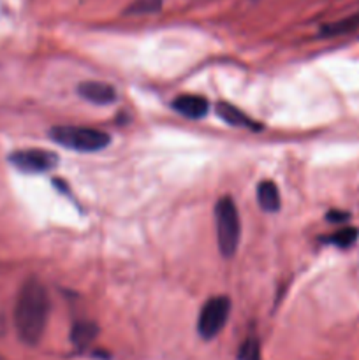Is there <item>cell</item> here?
<instances>
[{"instance_id":"obj_1","label":"cell","mask_w":359,"mask_h":360,"mask_svg":"<svg viewBox=\"0 0 359 360\" xmlns=\"http://www.w3.org/2000/svg\"><path fill=\"white\" fill-rule=\"evenodd\" d=\"M49 319V295L44 285L35 278L23 283L14 306V326L25 345H37Z\"/></svg>"},{"instance_id":"obj_2","label":"cell","mask_w":359,"mask_h":360,"mask_svg":"<svg viewBox=\"0 0 359 360\" xmlns=\"http://www.w3.org/2000/svg\"><path fill=\"white\" fill-rule=\"evenodd\" d=\"M215 227H217L218 252L225 259L236 255L241 238V218L231 197H222L215 206Z\"/></svg>"},{"instance_id":"obj_3","label":"cell","mask_w":359,"mask_h":360,"mask_svg":"<svg viewBox=\"0 0 359 360\" xmlns=\"http://www.w3.org/2000/svg\"><path fill=\"white\" fill-rule=\"evenodd\" d=\"M49 136L56 144L69 148L80 153H95L109 146L111 137L104 130L92 129V127L58 125L49 130Z\"/></svg>"},{"instance_id":"obj_4","label":"cell","mask_w":359,"mask_h":360,"mask_svg":"<svg viewBox=\"0 0 359 360\" xmlns=\"http://www.w3.org/2000/svg\"><path fill=\"white\" fill-rule=\"evenodd\" d=\"M231 313V301L225 295H215L208 299L199 311L197 319V333L203 340L210 341L217 338L225 327Z\"/></svg>"},{"instance_id":"obj_5","label":"cell","mask_w":359,"mask_h":360,"mask_svg":"<svg viewBox=\"0 0 359 360\" xmlns=\"http://www.w3.org/2000/svg\"><path fill=\"white\" fill-rule=\"evenodd\" d=\"M9 162L18 171L28 172V174H39V172L51 171L58 164V157L53 151L30 148V150L14 151L9 157Z\"/></svg>"},{"instance_id":"obj_6","label":"cell","mask_w":359,"mask_h":360,"mask_svg":"<svg viewBox=\"0 0 359 360\" xmlns=\"http://www.w3.org/2000/svg\"><path fill=\"white\" fill-rule=\"evenodd\" d=\"M77 94L97 105H108L116 101V90L104 81H84L77 86Z\"/></svg>"},{"instance_id":"obj_7","label":"cell","mask_w":359,"mask_h":360,"mask_svg":"<svg viewBox=\"0 0 359 360\" xmlns=\"http://www.w3.org/2000/svg\"><path fill=\"white\" fill-rule=\"evenodd\" d=\"M172 108H175L176 112L187 116V118L199 120L208 115L210 104H208L206 98L201 97V95H180V97H176L175 102H172Z\"/></svg>"},{"instance_id":"obj_8","label":"cell","mask_w":359,"mask_h":360,"mask_svg":"<svg viewBox=\"0 0 359 360\" xmlns=\"http://www.w3.org/2000/svg\"><path fill=\"white\" fill-rule=\"evenodd\" d=\"M217 115L218 118H222L227 125L231 127H239V129H252V130L260 129L259 123H256L250 116H246L241 109L236 108V105L232 104H227V102H218Z\"/></svg>"},{"instance_id":"obj_9","label":"cell","mask_w":359,"mask_h":360,"mask_svg":"<svg viewBox=\"0 0 359 360\" xmlns=\"http://www.w3.org/2000/svg\"><path fill=\"white\" fill-rule=\"evenodd\" d=\"M257 202H259L260 210L266 211V213H277L282 206L278 186L267 179L260 181L257 186Z\"/></svg>"},{"instance_id":"obj_10","label":"cell","mask_w":359,"mask_h":360,"mask_svg":"<svg viewBox=\"0 0 359 360\" xmlns=\"http://www.w3.org/2000/svg\"><path fill=\"white\" fill-rule=\"evenodd\" d=\"M99 334V327L95 322L90 320H83V322H76L70 330V341L76 348H87L88 345L94 343V340Z\"/></svg>"},{"instance_id":"obj_11","label":"cell","mask_w":359,"mask_h":360,"mask_svg":"<svg viewBox=\"0 0 359 360\" xmlns=\"http://www.w3.org/2000/svg\"><path fill=\"white\" fill-rule=\"evenodd\" d=\"M359 28V13L354 14V16H348L345 20L336 21V23H331L327 27H324L322 34L324 35H340L347 34V32L358 30Z\"/></svg>"},{"instance_id":"obj_12","label":"cell","mask_w":359,"mask_h":360,"mask_svg":"<svg viewBox=\"0 0 359 360\" xmlns=\"http://www.w3.org/2000/svg\"><path fill=\"white\" fill-rule=\"evenodd\" d=\"M355 239H358V229L354 227H345L329 236V243H333L338 248H348L351 245H354Z\"/></svg>"},{"instance_id":"obj_13","label":"cell","mask_w":359,"mask_h":360,"mask_svg":"<svg viewBox=\"0 0 359 360\" xmlns=\"http://www.w3.org/2000/svg\"><path fill=\"white\" fill-rule=\"evenodd\" d=\"M162 7V0H134L127 7L125 14H151Z\"/></svg>"},{"instance_id":"obj_14","label":"cell","mask_w":359,"mask_h":360,"mask_svg":"<svg viewBox=\"0 0 359 360\" xmlns=\"http://www.w3.org/2000/svg\"><path fill=\"white\" fill-rule=\"evenodd\" d=\"M239 360H260V350H259V341L248 338L239 348Z\"/></svg>"},{"instance_id":"obj_15","label":"cell","mask_w":359,"mask_h":360,"mask_svg":"<svg viewBox=\"0 0 359 360\" xmlns=\"http://www.w3.org/2000/svg\"><path fill=\"white\" fill-rule=\"evenodd\" d=\"M327 218H329V220L338 221V220H345V218H347V214H345V213H336V211H331V213L327 214Z\"/></svg>"},{"instance_id":"obj_16","label":"cell","mask_w":359,"mask_h":360,"mask_svg":"<svg viewBox=\"0 0 359 360\" xmlns=\"http://www.w3.org/2000/svg\"><path fill=\"white\" fill-rule=\"evenodd\" d=\"M0 360H6V359H4V357H2V355H0Z\"/></svg>"}]
</instances>
